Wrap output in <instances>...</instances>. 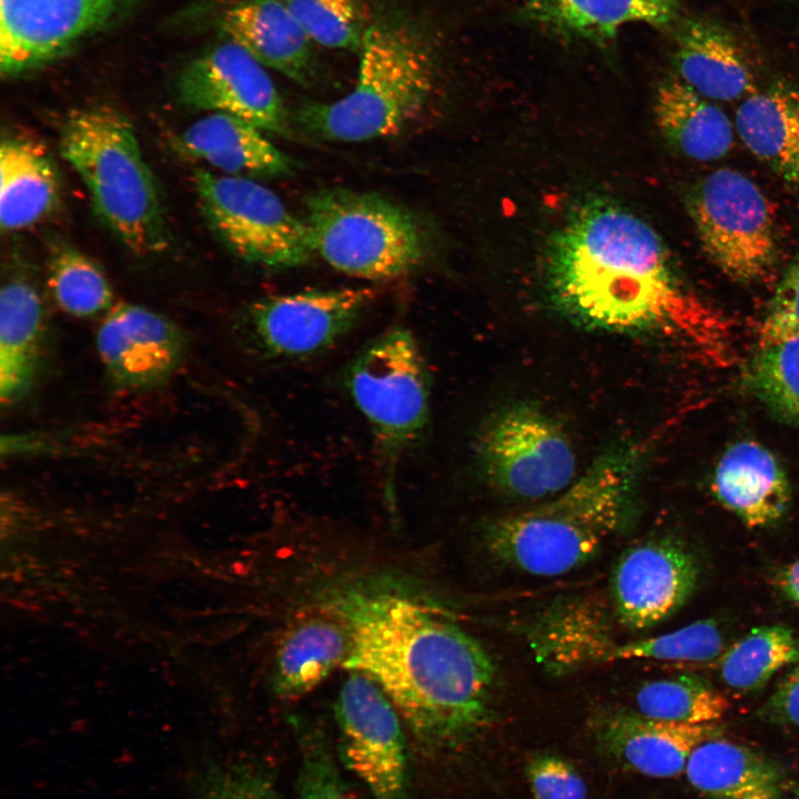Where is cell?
Instances as JSON below:
<instances>
[{"label":"cell","instance_id":"cell-37","mask_svg":"<svg viewBox=\"0 0 799 799\" xmlns=\"http://www.w3.org/2000/svg\"><path fill=\"white\" fill-rule=\"evenodd\" d=\"M799 336V254L783 272L759 333L760 346Z\"/></svg>","mask_w":799,"mask_h":799},{"label":"cell","instance_id":"cell-17","mask_svg":"<svg viewBox=\"0 0 799 799\" xmlns=\"http://www.w3.org/2000/svg\"><path fill=\"white\" fill-rule=\"evenodd\" d=\"M220 28L263 67L301 84L314 79L313 42L283 0H242L223 11Z\"/></svg>","mask_w":799,"mask_h":799},{"label":"cell","instance_id":"cell-41","mask_svg":"<svg viewBox=\"0 0 799 799\" xmlns=\"http://www.w3.org/2000/svg\"><path fill=\"white\" fill-rule=\"evenodd\" d=\"M795 793H796V796H797V799H799V788H797V789L795 790Z\"/></svg>","mask_w":799,"mask_h":799},{"label":"cell","instance_id":"cell-28","mask_svg":"<svg viewBox=\"0 0 799 799\" xmlns=\"http://www.w3.org/2000/svg\"><path fill=\"white\" fill-rule=\"evenodd\" d=\"M533 16L562 31L608 39L633 23L665 27L678 14L676 0H528Z\"/></svg>","mask_w":799,"mask_h":799},{"label":"cell","instance_id":"cell-40","mask_svg":"<svg viewBox=\"0 0 799 799\" xmlns=\"http://www.w3.org/2000/svg\"><path fill=\"white\" fill-rule=\"evenodd\" d=\"M778 585L789 598L799 600V559L782 570Z\"/></svg>","mask_w":799,"mask_h":799},{"label":"cell","instance_id":"cell-4","mask_svg":"<svg viewBox=\"0 0 799 799\" xmlns=\"http://www.w3.org/2000/svg\"><path fill=\"white\" fill-rule=\"evenodd\" d=\"M60 151L100 218L130 251L151 255L168 249L159 185L125 115L110 107L71 112L62 124Z\"/></svg>","mask_w":799,"mask_h":799},{"label":"cell","instance_id":"cell-16","mask_svg":"<svg viewBox=\"0 0 799 799\" xmlns=\"http://www.w3.org/2000/svg\"><path fill=\"white\" fill-rule=\"evenodd\" d=\"M185 348V337L173 322L136 304L113 305L97 333L108 377L122 390L162 385L180 366Z\"/></svg>","mask_w":799,"mask_h":799},{"label":"cell","instance_id":"cell-13","mask_svg":"<svg viewBox=\"0 0 799 799\" xmlns=\"http://www.w3.org/2000/svg\"><path fill=\"white\" fill-rule=\"evenodd\" d=\"M142 0H0V71L17 77L58 59Z\"/></svg>","mask_w":799,"mask_h":799},{"label":"cell","instance_id":"cell-5","mask_svg":"<svg viewBox=\"0 0 799 799\" xmlns=\"http://www.w3.org/2000/svg\"><path fill=\"white\" fill-rule=\"evenodd\" d=\"M354 88L328 103H310L297 119L332 141L393 135L417 117L433 85V60L417 33L396 20L373 21L360 50Z\"/></svg>","mask_w":799,"mask_h":799},{"label":"cell","instance_id":"cell-1","mask_svg":"<svg viewBox=\"0 0 799 799\" xmlns=\"http://www.w3.org/2000/svg\"><path fill=\"white\" fill-rule=\"evenodd\" d=\"M331 606L350 633L343 667L374 680L418 741L453 742L487 718L493 660L444 611L388 589L347 590Z\"/></svg>","mask_w":799,"mask_h":799},{"label":"cell","instance_id":"cell-12","mask_svg":"<svg viewBox=\"0 0 799 799\" xmlns=\"http://www.w3.org/2000/svg\"><path fill=\"white\" fill-rule=\"evenodd\" d=\"M340 757L373 799H409V771L400 714L371 678L352 672L335 704Z\"/></svg>","mask_w":799,"mask_h":799},{"label":"cell","instance_id":"cell-3","mask_svg":"<svg viewBox=\"0 0 799 799\" xmlns=\"http://www.w3.org/2000/svg\"><path fill=\"white\" fill-rule=\"evenodd\" d=\"M636 471L629 449L601 454L559 494L492 522L485 532L489 553L534 576H558L583 566L621 525Z\"/></svg>","mask_w":799,"mask_h":799},{"label":"cell","instance_id":"cell-8","mask_svg":"<svg viewBox=\"0 0 799 799\" xmlns=\"http://www.w3.org/2000/svg\"><path fill=\"white\" fill-rule=\"evenodd\" d=\"M486 483L516 500H544L576 478V456L558 424L539 407L516 403L493 414L475 442Z\"/></svg>","mask_w":799,"mask_h":799},{"label":"cell","instance_id":"cell-34","mask_svg":"<svg viewBox=\"0 0 799 799\" xmlns=\"http://www.w3.org/2000/svg\"><path fill=\"white\" fill-rule=\"evenodd\" d=\"M313 43L360 52L373 21L362 0H283Z\"/></svg>","mask_w":799,"mask_h":799},{"label":"cell","instance_id":"cell-25","mask_svg":"<svg viewBox=\"0 0 799 799\" xmlns=\"http://www.w3.org/2000/svg\"><path fill=\"white\" fill-rule=\"evenodd\" d=\"M655 115L665 140L687 158L714 161L732 146L734 130L727 114L678 78L658 88Z\"/></svg>","mask_w":799,"mask_h":799},{"label":"cell","instance_id":"cell-6","mask_svg":"<svg viewBox=\"0 0 799 799\" xmlns=\"http://www.w3.org/2000/svg\"><path fill=\"white\" fill-rule=\"evenodd\" d=\"M305 208L314 251L344 274L390 280L411 272L424 257L416 221L381 195L322 189L306 199Z\"/></svg>","mask_w":799,"mask_h":799},{"label":"cell","instance_id":"cell-19","mask_svg":"<svg viewBox=\"0 0 799 799\" xmlns=\"http://www.w3.org/2000/svg\"><path fill=\"white\" fill-rule=\"evenodd\" d=\"M712 489L719 502L748 527L770 525L790 502V485L776 456L765 446L742 441L721 456Z\"/></svg>","mask_w":799,"mask_h":799},{"label":"cell","instance_id":"cell-32","mask_svg":"<svg viewBox=\"0 0 799 799\" xmlns=\"http://www.w3.org/2000/svg\"><path fill=\"white\" fill-rule=\"evenodd\" d=\"M724 647V637L717 623L702 619L655 637L606 645L593 659L604 663L653 659L677 664H708L718 661L725 651Z\"/></svg>","mask_w":799,"mask_h":799},{"label":"cell","instance_id":"cell-20","mask_svg":"<svg viewBox=\"0 0 799 799\" xmlns=\"http://www.w3.org/2000/svg\"><path fill=\"white\" fill-rule=\"evenodd\" d=\"M260 128L224 113H209L193 122L178 139L190 158L242 178H279L292 171L291 159Z\"/></svg>","mask_w":799,"mask_h":799},{"label":"cell","instance_id":"cell-21","mask_svg":"<svg viewBox=\"0 0 799 799\" xmlns=\"http://www.w3.org/2000/svg\"><path fill=\"white\" fill-rule=\"evenodd\" d=\"M747 149L799 193V89L783 80L749 94L736 112Z\"/></svg>","mask_w":799,"mask_h":799},{"label":"cell","instance_id":"cell-14","mask_svg":"<svg viewBox=\"0 0 799 799\" xmlns=\"http://www.w3.org/2000/svg\"><path fill=\"white\" fill-rule=\"evenodd\" d=\"M265 69L242 47L225 40L183 68L179 97L194 110L233 115L264 132L286 134L289 115Z\"/></svg>","mask_w":799,"mask_h":799},{"label":"cell","instance_id":"cell-42","mask_svg":"<svg viewBox=\"0 0 799 799\" xmlns=\"http://www.w3.org/2000/svg\"><path fill=\"white\" fill-rule=\"evenodd\" d=\"M796 603H797V604H798V606H799V600H797Z\"/></svg>","mask_w":799,"mask_h":799},{"label":"cell","instance_id":"cell-7","mask_svg":"<svg viewBox=\"0 0 799 799\" xmlns=\"http://www.w3.org/2000/svg\"><path fill=\"white\" fill-rule=\"evenodd\" d=\"M345 384L368 424L388 482L403 455L421 437L428 419L429 380L413 333L387 328L350 363Z\"/></svg>","mask_w":799,"mask_h":799},{"label":"cell","instance_id":"cell-24","mask_svg":"<svg viewBox=\"0 0 799 799\" xmlns=\"http://www.w3.org/2000/svg\"><path fill=\"white\" fill-rule=\"evenodd\" d=\"M685 772L710 799H782L781 772L771 759L719 737L691 752Z\"/></svg>","mask_w":799,"mask_h":799},{"label":"cell","instance_id":"cell-29","mask_svg":"<svg viewBox=\"0 0 799 799\" xmlns=\"http://www.w3.org/2000/svg\"><path fill=\"white\" fill-rule=\"evenodd\" d=\"M799 659V643L782 625L759 626L732 644L718 659L724 684L739 694L763 687L782 667Z\"/></svg>","mask_w":799,"mask_h":799},{"label":"cell","instance_id":"cell-22","mask_svg":"<svg viewBox=\"0 0 799 799\" xmlns=\"http://www.w3.org/2000/svg\"><path fill=\"white\" fill-rule=\"evenodd\" d=\"M677 36L675 67L680 81L708 100L732 101L749 94L754 77L728 31L692 19Z\"/></svg>","mask_w":799,"mask_h":799},{"label":"cell","instance_id":"cell-27","mask_svg":"<svg viewBox=\"0 0 799 799\" xmlns=\"http://www.w3.org/2000/svg\"><path fill=\"white\" fill-rule=\"evenodd\" d=\"M350 647L344 623L322 617L299 623L287 631L275 656L276 695L294 700L309 694L337 666H343Z\"/></svg>","mask_w":799,"mask_h":799},{"label":"cell","instance_id":"cell-23","mask_svg":"<svg viewBox=\"0 0 799 799\" xmlns=\"http://www.w3.org/2000/svg\"><path fill=\"white\" fill-rule=\"evenodd\" d=\"M40 294L26 277L14 276L0 292V400L10 404L32 385L44 328Z\"/></svg>","mask_w":799,"mask_h":799},{"label":"cell","instance_id":"cell-36","mask_svg":"<svg viewBox=\"0 0 799 799\" xmlns=\"http://www.w3.org/2000/svg\"><path fill=\"white\" fill-rule=\"evenodd\" d=\"M199 799H281V796L267 772L249 765H232L206 770Z\"/></svg>","mask_w":799,"mask_h":799},{"label":"cell","instance_id":"cell-11","mask_svg":"<svg viewBox=\"0 0 799 799\" xmlns=\"http://www.w3.org/2000/svg\"><path fill=\"white\" fill-rule=\"evenodd\" d=\"M374 297L370 287L309 290L263 297L250 307L246 334L264 358L293 361L336 345Z\"/></svg>","mask_w":799,"mask_h":799},{"label":"cell","instance_id":"cell-18","mask_svg":"<svg viewBox=\"0 0 799 799\" xmlns=\"http://www.w3.org/2000/svg\"><path fill=\"white\" fill-rule=\"evenodd\" d=\"M715 724H682L653 719L640 712H621L603 726L606 750L627 768L654 778H672L685 771L691 752L719 737Z\"/></svg>","mask_w":799,"mask_h":799},{"label":"cell","instance_id":"cell-35","mask_svg":"<svg viewBox=\"0 0 799 799\" xmlns=\"http://www.w3.org/2000/svg\"><path fill=\"white\" fill-rule=\"evenodd\" d=\"M300 746L295 799H361L345 781L325 740L305 736Z\"/></svg>","mask_w":799,"mask_h":799},{"label":"cell","instance_id":"cell-26","mask_svg":"<svg viewBox=\"0 0 799 799\" xmlns=\"http://www.w3.org/2000/svg\"><path fill=\"white\" fill-rule=\"evenodd\" d=\"M0 224L3 232L36 224L58 203L60 182L47 153L21 139L0 146Z\"/></svg>","mask_w":799,"mask_h":799},{"label":"cell","instance_id":"cell-38","mask_svg":"<svg viewBox=\"0 0 799 799\" xmlns=\"http://www.w3.org/2000/svg\"><path fill=\"white\" fill-rule=\"evenodd\" d=\"M526 776L534 799H586L587 787L576 769L555 756H538L529 761Z\"/></svg>","mask_w":799,"mask_h":799},{"label":"cell","instance_id":"cell-15","mask_svg":"<svg viewBox=\"0 0 799 799\" xmlns=\"http://www.w3.org/2000/svg\"><path fill=\"white\" fill-rule=\"evenodd\" d=\"M696 559L682 545L655 539L628 548L615 565L610 591L619 621L653 627L676 613L698 580Z\"/></svg>","mask_w":799,"mask_h":799},{"label":"cell","instance_id":"cell-2","mask_svg":"<svg viewBox=\"0 0 799 799\" xmlns=\"http://www.w3.org/2000/svg\"><path fill=\"white\" fill-rule=\"evenodd\" d=\"M545 270L554 303L587 326L648 328L684 305L659 235L610 202L584 204L568 216L548 242Z\"/></svg>","mask_w":799,"mask_h":799},{"label":"cell","instance_id":"cell-33","mask_svg":"<svg viewBox=\"0 0 799 799\" xmlns=\"http://www.w3.org/2000/svg\"><path fill=\"white\" fill-rule=\"evenodd\" d=\"M747 382L773 417L799 427V336L760 346Z\"/></svg>","mask_w":799,"mask_h":799},{"label":"cell","instance_id":"cell-30","mask_svg":"<svg viewBox=\"0 0 799 799\" xmlns=\"http://www.w3.org/2000/svg\"><path fill=\"white\" fill-rule=\"evenodd\" d=\"M636 705L646 717L691 725L715 724L730 708L724 694L695 675L645 682L636 694Z\"/></svg>","mask_w":799,"mask_h":799},{"label":"cell","instance_id":"cell-10","mask_svg":"<svg viewBox=\"0 0 799 799\" xmlns=\"http://www.w3.org/2000/svg\"><path fill=\"white\" fill-rule=\"evenodd\" d=\"M192 180L208 224L239 257L284 269L315 253L305 220L263 184L206 169H195Z\"/></svg>","mask_w":799,"mask_h":799},{"label":"cell","instance_id":"cell-39","mask_svg":"<svg viewBox=\"0 0 799 799\" xmlns=\"http://www.w3.org/2000/svg\"><path fill=\"white\" fill-rule=\"evenodd\" d=\"M760 709L770 724L799 727V659Z\"/></svg>","mask_w":799,"mask_h":799},{"label":"cell","instance_id":"cell-9","mask_svg":"<svg viewBox=\"0 0 799 799\" xmlns=\"http://www.w3.org/2000/svg\"><path fill=\"white\" fill-rule=\"evenodd\" d=\"M686 209L702 250L728 277L754 282L777 261L775 222L767 198L744 173L715 170L686 195Z\"/></svg>","mask_w":799,"mask_h":799},{"label":"cell","instance_id":"cell-31","mask_svg":"<svg viewBox=\"0 0 799 799\" xmlns=\"http://www.w3.org/2000/svg\"><path fill=\"white\" fill-rule=\"evenodd\" d=\"M48 286L59 307L75 317L94 316L113 306V291L102 269L69 245L52 251Z\"/></svg>","mask_w":799,"mask_h":799}]
</instances>
